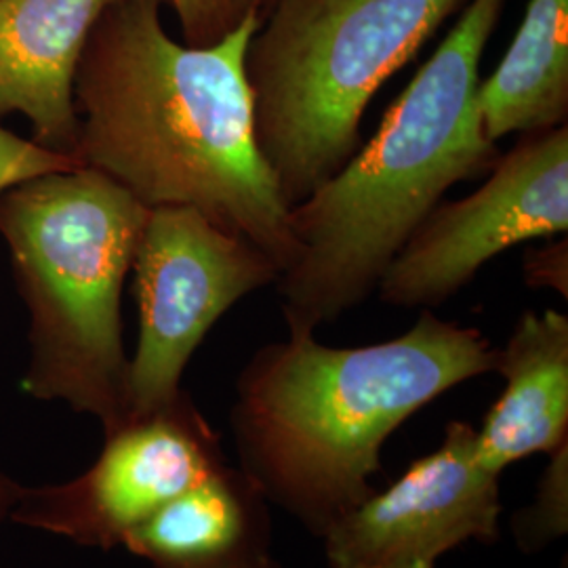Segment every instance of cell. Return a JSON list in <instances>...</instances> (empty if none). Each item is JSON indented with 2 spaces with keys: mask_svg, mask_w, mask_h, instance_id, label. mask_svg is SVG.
<instances>
[{
  "mask_svg": "<svg viewBox=\"0 0 568 568\" xmlns=\"http://www.w3.org/2000/svg\"><path fill=\"white\" fill-rule=\"evenodd\" d=\"M166 0H114L82 51L74 102L77 161L148 209L192 206L286 270L295 260L288 204L255 142L246 47L262 16L222 41H173Z\"/></svg>",
  "mask_w": 568,
  "mask_h": 568,
  "instance_id": "6da1fadb",
  "label": "cell"
},
{
  "mask_svg": "<svg viewBox=\"0 0 568 568\" xmlns=\"http://www.w3.org/2000/svg\"><path fill=\"white\" fill-rule=\"evenodd\" d=\"M497 345L476 326L424 310L400 337L333 347L288 328L236 377L230 427L239 467L267 501L323 539L373 493L384 445L448 389L495 373Z\"/></svg>",
  "mask_w": 568,
  "mask_h": 568,
  "instance_id": "7a4b0ae2",
  "label": "cell"
},
{
  "mask_svg": "<svg viewBox=\"0 0 568 568\" xmlns=\"http://www.w3.org/2000/svg\"><path fill=\"white\" fill-rule=\"evenodd\" d=\"M504 7L506 0H467L371 142L288 209L295 260L276 283L288 328L316 333L363 304L448 190L488 175L499 161L476 93Z\"/></svg>",
  "mask_w": 568,
  "mask_h": 568,
  "instance_id": "3957f363",
  "label": "cell"
},
{
  "mask_svg": "<svg viewBox=\"0 0 568 568\" xmlns=\"http://www.w3.org/2000/svg\"><path fill=\"white\" fill-rule=\"evenodd\" d=\"M148 206L91 166H72L0 194V236L30 314L21 389L65 403L103 434L129 419L122 284Z\"/></svg>",
  "mask_w": 568,
  "mask_h": 568,
  "instance_id": "277c9868",
  "label": "cell"
},
{
  "mask_svg": "<svg viewBox=\"0 0 568 568\" xmlns=\"http://www.w3.org/2000/svg\"><path fill=\"white\" fill-rule=\"evenodd\" d=\"M467 0H276L244 55L255 142L288 206L358 152L377 91Z\"/></svg>",
  "mask_w": 568,
  "mask_h": 568,
  "instance_id": "5b68a950",
  "label": "cell"
},
{
  "mask_svg": "<svg viewBox=\"0 0 568 568\" xmlns=\"http://www.w3.org/2000/svg\"><path fill=\"white\" fill-rule=\"evenodd\" d=\"M131 270L140 337L129 358V419L175 400L209 331L232 305L283 274L264 248L192 206L148 211Z\"/></svg>",
  "mask_w": 568,
  "mask_h": 568,
  "instance_id": "8992f818",
  "label": "cell"
},
{
  "mask_svg": "<svg viewBox=\"0 0 568 568\" xmlns=\"http://www.w3.org/2000/svg\"><path fill=\"white\" fill-rule=\"evenodd\" d=\"M568 124L520 140L462 201H440L387 265L377 293L396 307L447 304L511 246L567 236Z\"/></svg>",
  "mask_w": 568,
  "mask_h": 568,
  "instance_id": "52a82bcc",
  "label": "cell"
},
{
  "mask_svg": "<svg viewBox=\"0 0 568 568\" xmlns=\"http://www.w3.org/2000/svg\"><path fill=\"white\" fill-rule=\"evenodd\" d=\"M227 464L220 434L190 392L103 434L98 459L77 478L23 487L9 520L82 548H122L124 537L183 490Z\"/></svg>",
  "mask_w": 568,
  "mask_h": 568,
  "instance_id": "ba28073f",
  "label": "cell"
},
{
  "mask_svg": "<svg viewBox=\"0 0 568 568\" xmlns=\"http://www.w3.org/2000/svg\"><path fill=\"white\" fill-rule=\"evenodd\" d=\"M499 474L476 450V427L450 422L429 455L413 462L323 535L328 568H436L469 541L501 537Z\"/></svg>",
  "mask_w": 568,
  "mask_h": 568,
  "instance_id": "9c48e42d",
  "label": "cell"
},
{
  "mask_svg": "<svg viewBox=\"0 0 568 568\" xmlns=\"http://www.w3.org/2000/svg\"><path fill=\"white\" fill-rule=\"evenodd\" d=\"M110 2L0 0V116L20 112L32 124V142L72 161L81 133L77 72Z\"/></svg>",
  "mask_w": 568,
  "mask_h": 568,
  "instance_id": "30bf717a",
  "label": "cell"
},
{
  "mask_svg": "<svg viewBox=\"0 0 568 568\" xmlns=\"http://www.w3.org/2000/svg\"><path fill=\"white\" fill-rule=\"evenodd\" d=\"M270 508L241 467L224 464L133 528L122 548L150 568H284Z\"/></svg>",
  "mask_w": 568,
  "mask_h": 568,
  "instance_id": "8fae6325",
  "label": "cell"
},
{
  "mask_svg": "<svg viewBox=\"0 0 568 568\" xmlns=\"http://www.w3.org/2000/svg\"><path fill=\"white\" fill-rule=\"evenodd\" d=\"M506 382L499 400L476 429L480 462L501 476L532 455L568 443V316L558 310H527L497 347Z\"/></svg>",
  "mask_w": 568,
  "mask_h": 568,
  "instance_id": "7c38bea8",
  "label": "cell"
},
{
  "mask_svg": "<svg viewBox=\"0 0 568 568\" xmlns=\"http://www.w3.org/2000/svg\"><path fill=\"white\" fill-rule=\"evenodd\" d=\"M476 102L490 142L568 124V0H528L506 55Z\"/></svg>",
  "mask_w": 568,
  "mask_h": 568,
  "instance_id": "4fadbf2b",
  "label": "cell"
},
{
  "mask_svg": "<svg viewBox=\"0 0 568 568\" xmlns=\"http://www.w3.org/2000/svg\"><path fill=\"white\" fill-rule=\"evenodd\" d=\"M539 476L532 504L511 518V535L523 554H539L568 532V443L554 448Z\"/></svg>",
  "mask_w": 568,
  "mask_h": 568,
  "instance_id": "5bb4252c",
  "label": "cell"
},
{
  "mask_svg": "<svg viewBox=\"0 0 568 568\" xmlns=\"http://www.w3.org/2000/svg\"><path fill=\"white\" fill-rule=\"evenodd\" d=\"M190 47H209L234 32L248 16H262L276 0H166Z\"/></svg>",
  "mask_w": 568,
  "mask_h": 568,
  "instance_id": "9a60e30c",
  "label": "cell"
},
{
  "mask_svg": "<svg viewBox=\"0 0 568 568\" xmlns=\"http://www.w3.org/2000/svg\"><path fill=\"white\" fill-rule=\"evenodd\" d=\"M72 166L79 163L44 150L39 143L21 140L0 126V194L18 183Z\"/></svg>",
  "mask_w": 568,
  "mask_h": 568,
  "instance_id": "2e32d148",
  "label": "cell"
},
{
  "mask_svg": "<svg viewBox=\"0 0 568 568\" xmlns=\"http://www.w3.org/2000/svg\"><path fill=\"white\" fill-rule=\"evenodd\" d=\"M567 236L560 241L530 248L525 255V281L530 286H546L558 291L565 300L568 295Z\"/></svg>",
  "mask_w": 568,
  "mask_h": 568,
  "instance_id": "e0dca14e",
  "label": "cell"
},
{
  "mask_svg": "<svg viewBox=\"0 0 568 568\" xmlns=\"http://www.w3.org/2000/svg\"><path fill=\"white\" fill-rule=\"evenodd\" d=\"M23 485L16 483L13 478L0 474V523H4L20 499Z\"/></svg>",
  "mask_w": 568,
  "mask_h": 568,
  "instance_id": "ac0fdd59",
  "label": "cell"
}]
</instances>
